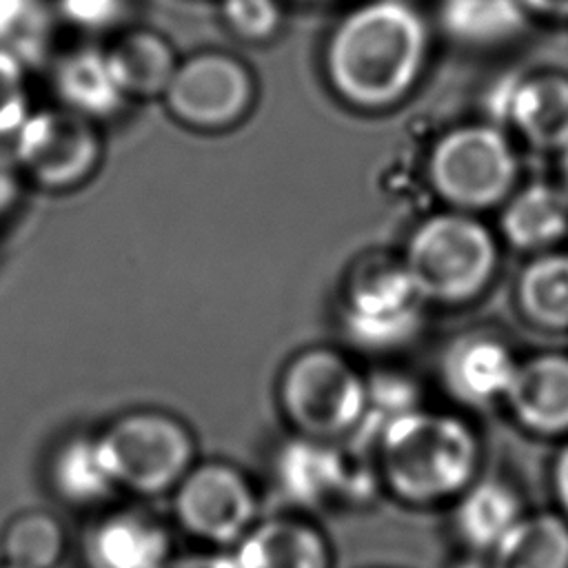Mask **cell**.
Here are the masks:
<instances>
[{"mask_svg":"<svg viewBox=\"0 0 568 568\" xmlns=\"http://www.w3.org/2000/svg\"><path fill=\"white\" fill-rule=\"evenodd\" d=\"M273 481L291 504L320 508L335 501H366L375 495L379 475L331 439L297 435L277 448Z\"/></svg>","mask_w":568,"mask_h":568,"instance_id":"obj_9","label":"cell"},{"mask_svg":"<svg viewBox=\"0 0 568 568\" xmlns=\"http://www.w3.org/2000/svg\"><path fill=\"white\" fill-rule=\"evenodd\" d=\"M100 439L118 486L140 495L173 490L195 457L191 430L158 410L129 413L115 419Z\"/></svg>","mask_w":568,"mask_h":568,"instance_id":"obj_7","label":"cell"},{"mask_svg":"<svg viewBox=\"0 0 568 568\" xmlns=\"http://www.w3.org/2000/svg\"><path fill=\"white\" fill-rule=\"evenodd\" d=\"M528 16L568 20V0H519Z\"/></svg>","mask_w":568,"mask_h":568,"instance_id":"obj_34","label":"cell"},{"mask_svg":"<svg viewBox=\"0 0 568 568\" xmlns=\"http://www.w3.org/2000/svg\"><path fill=\"white\" fill-rule=\"evenodd\" d=\"M453 568H490V564H488V557H486V555L473 552L470 557L457 561Z\"/></svg>","mask_w":568,"mask_h":568,"instance_id":"obj_35","label":"cell"},{"mask_svg":"<svg viewBox=\"0 0 568 568\" xmlns=\"http://www.w3.org/2000/svg\"><path fill=\"white\" fill-rule=\"evenodd\" d=\"M224 24L246 42L271 40L284 20L282 0H222Z\"/></svg>","mask_w":568,"mask_h":568,"instance_id":"obj_28","label":"cell"},{"mask_svg":"<svg viewBox=\"0 0 568 568\" xmlns=\"http://www.w3.org/2000/svg\"><path fill=\"white\" fill-rule=\"evenodd\" d=\"M422 406L417 384L402 373H375L366 377V406L359 426L351 435L362 453H373L384 428L397 417Z\"/></svg>","mask_w":568,"mask_h":568,"instance_id":"obj_25","label":"cell"},{"mask_svg":"<svg viewBox=\"0 0 568 568\" xmlns=\"http://www.w3.org/2000/svg\"><path fill=\"white\" fill-rule=\"evenodd\" d=\"M490 106L497 124L517 133L526 144L544 151H561L568 144V78L559 73H532L504 80Z\"/></svg>","mask_w":568,"mask_h":568,"instance_id":"obj_12","label":"cell"},{"mask_svg":"<svg viewBox=\"0 0 568 568\" xmlns=\"http://www.w3.org/2000/svg\"><path fill=\"white\" fill-rule=\"evenodd\" d=\"M91 568H162L171 557L166 528L142 513H115L87 535Z\"/></svg>","mask_w":568,"mask_h":568,"instance_id":"obj_16","label":"cell"},{"mask_svg":"<svg viewBox=\"0 0 568 568\" xmlns=\"http://www.w3.org/2000/svg\"><path fill=\"white\" fill-rule=\"evenodd\" d=\"M51 477L60 497L73 504H98L118 488L100 437H73L62 444Z\"/></svg>","mask_w":568,"mask_h":568,"instance_id":"obj_24","label":"cell"},{"mask_svg":"<svg viewBox=\"0 0 568 568\" xmlns=\"http://www.w3.org/2000/svg\"><path fill=\"white\" fill-rule=\"evenodd\" d=\"M519 359L504 337L488 331L457 335L442 353V384L457 402L486 406L504 402Z\"/></svg>","mask_w":568,"mask_h":568,"instance_id":"obj_13","label":"cell"},{"mask_svg":"<svg viewBox=\"0 0 568 568\" xmlns=\"http://www.w3.org/2000/svg\"><path fill=\"white\" fill-rule=\"evenodd\" d=\"M162 100L186 126L215 131L237 124L255 100L248 67L224 51H200L178 62Z\"/></svg>","mask_w":568,"mask_h":568,"instance_id":"obj_8","label":"cell"},{"mask_svg":"<svg viewBox=\"0 0 568 568\" xmlns=\"http://www.w3.org/2000/svg\"><path fill=\"white\" fill-rule=\"evenodd\" d=\"M126 11V0H58V13L78 29H113Z\"/></svg>","mask_w":568,"mask_h":568,"instance_id":"obj_30","label":"cell"},{"mask_svg":"<svg viewBox=\"0 0 568 568\" xmlns=\"http://www.w3.org/2000/svg\"><path fill=\"white\" fill-rule=\"evenodd\" d=\"M18 195H20L18 169L9 158L0 155V222L13 209V204L18 202Z\"/></svg>","mask_w":568,"mask_h":568,"instance_id":"obj_32","label":"cell"},{"mask_svg":"<svg viewBox=\"0 0 568 568\" xmlns=\"http://www.w3.org/2000/svg\"><path fill=\"white\" fill-rule=\"evenodd\" d=\"M2 568H18V566H11V564H7V566H2Z\"/></svg>","mask_w":568,"mask_h":568,"instance_id":"obj_38","label":"cell"},{"mask_svg":"<svg viewBox=\"0 0 568 568\" xmlns=\"http://www.w3.org/2000/svg\"><path fill=\"white\" fill-rule=\"evenodd\" d=\"M437 22L459 47L499 49L521 36L528 11L519 0H442Z\"/></svg>","mask_w":568,"mask_h":568,"instance_id":"obj_20","label":"cell"},{"mask_svg":"<svg viewBox=\"0 0 568 568\" xmlns=\"http://www.w3.org/2000/svg\"><path fill=\"white\" fill-rule=\"evenodd\" d=\"M106 51L129 98H162L178 67L169 40L149 29L122 33Z\"/></svg>","mask_w":568,"mask_h":568,"instance_id":"obj_21","label":"cell"},{"mask_svg":"<svg viewBox=\"0 0 568 568\" xmlns=\"http://www.w3.org/2000/svg\"><path fill=\"white\" fill-rule=\"evenodd\" d=\"M521 315L539 328H568V253L544 251L517 277Z\"/></svg>","mask_w":568,"mask_h":568,"instance_id":"obj_23","label":"cell"},{"mask_svg":"<svg viewBox=\"0 0 568 568\" xmlns=\"http://www.w3.org/2000/svg\"><path fill=\"white\" fill-rule=\"evenodd\" d=\"M235 568H331L326 537L297 517H275L253 524L233 544Z\"/></svg>","mask_w":568,"mask_h":568,"instance_id":"obj_15","label":"cell"},{"mask_svg":"<svg viewBox=\"0 0 568 568\" xmlns=\"http://www.w3.org/2000/svg\"><path fill=\"white\" fill-rule=\"evenodd\" d=\"M13 146L18 166L49 189L82 182L102 151L95 122L62 104L31 111L13 135Z\"/></svg>","mask_w":568,"mask_h":568,"instance_id":"obj_10","label":"cell"},{"mask_svg":"<svg viewBox=\"0 0 568 568\" xmlns=\"http://www.w3.org/2000/svg\"><path fill=\"white\" fill-rule=\"evenodd\" d=\"M162 568H235L231 552H189L169 557Z\"/></svg>","mask_w":568,"mask_h":568,"instance_id":"obj_31","label":"cell"},{"mask_svg":"<svg viewBox=\"0 0 568 568\" xmlns=\"http://www.w3.org/2000/svg\"><path fill=\"white\" fill-rule=\"evenodd\" d=\"M297 2H324V0H297Z\"/></svg>","mask_w":568,"mask_h":568,"instance_id":"obj_37","label":"cell"},{"mask_svg":"<svg viewBox=\"0 0 568 568\" xmlns=\"http://www.w3.org/2000/svg\"><path fill=\"white\" fill-rule=\"evenodd\" d=\"M173 490L178 524L206 544L233 546L255 524V490L231 464H193Z\"/></svg>","mask_w":568,"mask_h":568,"instance_id":"obj_11","label":"cell"},{"mask_svg":"<svg viewBox=\"0 0 568 568\" xmlns=\"http://www.w3.org/2000/svg\"><path fill=\"white\" fill-rule=\"evenodd\" d=\"M430 27L408 0H366L331 31L324 73L333 93L359 111L399 104L422 80Z\"/></svg>","mask_w":568,"mask_h":568,"instance_id":"obj_1","label":"cell"},{"mask_svg":"<svg viewBox=\"0 0 568 568\" xmlns=\"http://www.w3.org/2000/svg\"><path fill=\"white\" fill-rule=\"evenodd\" d=\"M515 419L537 435L568 433V355L541 353L519 362L504 397Z\"/></svg>","mask_w":568,"mask_h":568,"instance_id":"obj_14","label":"cell"},{"mask_svg":"<svg viewBox=\"0 0 568 568\" xmlns=\"http://www.w3.org/2000/svg\"><path fill=\"white\" fill-rule=\"evenodd\" d=\"M552 484H555V495L561 508V515L568 519V444L559 450L552 468Z\"/></svg>","mask_w":568,"mask_h":568,"instance_id":"obj_33","label":"cell"},{"mask_svg":"<svg viewBox=\"0 0 568 568\" xmlns=\"http://www.w3.org/2000/svg\"><path fill=\"white\" fill-rule=\"evenodd\" d=\"M53 40V9L47 0H0V49L24 67L40 64Z\"/></svg>","mask_w":568,"mask_h":568,"instance_id":"obj_26","label":"cell"},{"mask_svg":"<svg viewBox=\"0 0 568 568\" xmlns=\"http://www.w3.org/2000/svg\"><path fill=\"white\" fill-rule=\"evenodd\" d=\"M62 528L44 513L18 517L4 532L2 552L7 564L18 568H51L62 552Z\"/></svg>","mask_w":568,"mask_h":568,"instance_id":"obj_27","label":"cell"},{"mask_svg":"<svg viewBox=\"0 0 568 568\" xmlns=\"http://www.w3.org/2000/svg\"><path fill=\"white\" fill-rule=\"evenodd\" d=\"M561 153V180H564V191L568 195V144L559 151Z\"/></svg>","mask_w":568,"mask_h":568,"instance_id":"obj_36","label":"cell"},{"mask_svg":"<svg viewBox=\"0 0 568 568\" xmlns=\"http://www.w3.org/2000/svg\"><path fill=\"white\" fill-rule=\"evenodd\" d=\"M280 406L300 435L351 437L366 406V377L335 348L297 353L280 377Z\"/></svg>","mask_w":568,"mask_h":568,"instance_id":"obj_6","label":"cell"},{"mask_svg":"<svg viewBox=\"0 0 568 568\" xmlns=\"http://www.w3.org/2000/svg\"><path fill=\"white\" fill-rule=\"evenodd\" d=\"M426 306L428 302L399 257H375L359 262L346 277L337 317L351 346L384 355L419 337Z\"/></svg>","mask_w":568,"mask_h":568,"instance_id":"obj_5","label":"cell"},{"mask_svg":"<svg viewBox=\"0 0 568 568\" xmlns=\"http://www.w3.org/2000/svg\"><path fill=\"white\" fill-rule=\"evenodd\" d=\"M53 87L62 106L93 122L115 115L131 100L118 80L109 51L98 47L64 53L53 71Z\"/></svg>","mask_w":568,"mask_h":568,"instance_id":"obj_17","label":"cell"},{"mask_svg":"<svg viewBox=\"0 0 568 568\" xmlns=\"http://www.w3.org/2000/svg\"><path fill=\"white\" fill-rule=\"evenodd\" d=\"M524 515L515 488L490 477L473 481L457 497L453 526L470 552L488 555Z\"/></svg>","mask_w":568,"mask_h":568,"instance_id":"obj_19","label":"cell"},{"mask_svg":"<svg viewBox=\"0 0 568 568\" xmlns=\"http://www.w3.org/2000/svg\"><path fill=\"white\" fill-rule=\"evenodd\" d=\"M426 178L448 209L479 213L501 206L517 189L519 155L497 122H466L433 142Z\"/></svg>","mask_w":568,"mask_h":568,"instance_id":"obj_4","label":"cell"},{"mask_svg":"<svg viewBox=\"0 0 568 568\" xmlns=\"http://www.w3.org/2000/svg\"><path fill=\"white\" fill-rule=\"evenodd\" d=\"M499 229L519 251H548L568 231L566 191L541 182L515 189L501 204Z\"/></svg>","mask_w":568,"mask_h":568,"instance_id":"obj_18","label":"cell"},{"mask_svg":"<svg viewBox=\"0 0 568 568\" xmlns=\"http://www.w3.org/2000/svg\"><path fill=\"white\" fill-rule=\"evenodd\" d=\"M486 557L490 568H568V519L524 515Z\"/></svg>","mask_w":568,"mask_h":568,"instance_id":"obj_22","label":"cell"},{"mask_svg":"<svg viewBox=\"0 0 568 568\" xmlns=\"http://www.w3.org/2000/svg\"><path fill=\"white\" fill-rule=\"evenodd\" d=\"M379 481L402 501L426 506L457 499L479 466L473 426L424 406L390 422L373 446Z\"/></svg>","mask_w":568,"mask_h":568,"instance_id":"obj_2","label":"cell"},{"mask_svg":"<svg viewBox=\"0 0 568 568\" xmlns=\"http://www.w3.org/2000/svg\"><path fill=\"white\" fill-rule=\"evenodd\" d=\"M29 113L27 67L0 49V138H13Z\"/></svg>","mask_w":568,"mask_h":568,"instance_id":"obj_29","label":"cell"},{"mask_svg":"<svg viewBox=\"0 0 568 568\" xmlns=\"http://www.w3.org/2000/svg\"><path fill=\"white\" fill-rule=\"evenodd\" d=\"M399 260L428 304L455 306L488 288L499 266V242L475 213L446 209L410 231Z\"/></svg>","mask_w":568,"mask_h":568,"instance_id":"obj_3","label":"cell"}]
</instances>
